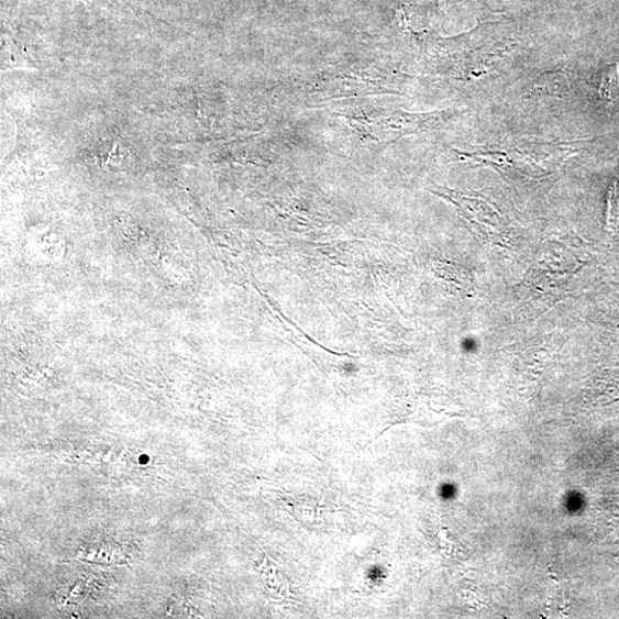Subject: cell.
Listing matches in <instances>:
<instances>
[{"label":"cell","instance_id":"3957f363","mask_svg":"<svg viewBox=\"0 0 619 619\" xmlns=\"http://www.w3.org/2000/svg\"><path fill=\"white\" fill-rule=\"evenodd\" d=\"M441 114L393 113L384 121V130L398 137L438 125Z\"/></svg>","mask_w":619,"mask_h":619},{"label":"cell","instance_id":"7a4b0ae2","mask_svg":"<svg viewBox=\"0 0 619 619\" xmlns=\"http://www.w3.org/2000/svg\"><path fill=\"white\" fill-rule=\"evenodd\" d=\"M440 196L450 199L462 213V217L474 229L475 233L487 239H495L502 234L505 223L501 214L487 200L479 198L464 197L449 190L439 192Z\"/></svg>","mask_w":619,"mask_h":619},{"label":"cell","instance_id":"277c9868","mask_svg":"<svg viewBox=\"0 0 619 619\" xmlns=\"http://www.w3.org/2000/svg\"><path fill=\"white\" fill-rule=\"evenodd\" d=\"M598 98L607 106L619 99V63L604 66L599 74Z\"/></svg>","mask_w":619,"mask_h":619},{"label":"cell","instance_id":"6da1fadb","mask_svg":"<svg viewBox=\"0 0 619 619\" xmlns=\"http://www.w3.org/2000/svg\"><path fill=\"white\" fill-rule=\"evenodd\" d=\"M390 86L389 76L378 69L340 68L322 74L319 92H328L331 98L396 93Z\"/></svg>","mask_w":619,"mask_h":619},{"label":"cell","instance_id":"5b68a950","mask_svg":"<svg viewBox=\"0 0 619 619\" xmlns=\"http://www.w3.org/2000/svg\"><path fill=\"white\" fill-rule=\"evenodd\" d=\"M607 225L619 230V173L612 178L607 199Z\"/></svg>","mask_w":619,"mask_h":619}]
</instances>
